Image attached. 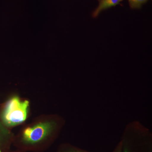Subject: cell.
<instances>
[{"instance_id":"6da1fadb","label":"cell","mask_w":152,"mask_h":152,"mask_svg":"<svg viewBox=\"0 0 152 152\" xmlns=\"http://www.w3.org/2000/svg\"><path fill=\"white\" fill-rule=\"evenodd\" d=\"M29 102L21 101L14 97L8 102L3 112V121L8 126H14L23 123L27 116Z\"/></svg>"},{"instance_id":"7a4b0ae2","label":"cell","mask_w":152,"mask_h":152,"mask_svg":"<svg viewBox=\"0 0 152 152\" xmlns=\"http://www.w3.org/2000/svg\"><path fill=\"white\" fill-rule=\"evenodd\" d=\"M55 126L53 122L40 123L25 130L23 134L24 140L34 144L40 141L51 132Z\"/></svg>"},{"instance_id":"3957f363","label":"cell","mask_w":152,"mask_h":152,"mask_svg":"<svg viewBox=\"0 0 152 152\" xmlns=\"http://www.w3.org/2000/svg\"><path fill=\"white\" fill-rule=\"evenodd\" d=\"M123 1L124 0H99V6L93 12V17L96 18L102 11L117 5Z\"/></svg>"},{"instance_id":"277c9868","label":"cell","mask_w":152,"mask_h":152,"mask_svg":"<svg viewBox=\"0 0 152 152\" xmlns=\"http://www.w3.org/2000/svg\"><path fill=\"white\" fill-rule=\"evenodd\" d=\"M148 0H129V5L132 8H140L142 5L145 3Z\"/></svg>"},{"instance_id":"5b68a950","label":"cell","mask_w":152,"mask_h":152,"mask_svg":"<svg viewBox=\"0 0 152 152\" xmlns=\"http://www.w3.org/2000/svg\"><path fill=\"white\" fill-rule=\"evenodd\" d=\"M121 152V148L119 149V150H117V151H116V152Z\"/></svg>"},{"instance_id":"8992f818","label":"cell","mask_w":152,"mask_h":152,"mask_svg":"<svg viewBox=\"0 0 152 152\" xmlns=\"http://www.w3.org/2000/svg\"><path fill=\"white\" fill-rule=\"evenodd\" d=\"M0 152H1V151H0Z\"/></svg>"}]
</instances>
